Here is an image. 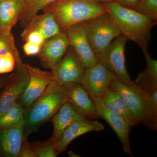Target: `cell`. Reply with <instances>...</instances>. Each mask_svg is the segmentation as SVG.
Segmentation results:
<instances>
[{"label":"cell","mask_w":157,"mask_h":157,"mask_svg":"<svg viewBox=\"0 0 157 157\" xmlns=\"http://www.w3.org/2000/svg\"><path fill=\"white\" fill-rule=\"evenodd\" d=\"M25 28L24 31H39L45 40L62 32L53 14L48 11H44L43 14L37 15Z\"/></svg>","instance_id":"cell-21"},{"label":"cell","mask_w":157,"mask_h":157,"mask_svg":"<svg viewBox=\"0 0 157 157\" xmlns=\"http://www.w3.org/2000/svg\"><path fill=\"white\" fill-rule=\"evenodd\" d=\"M23 0H0V29L9 33L19 19Z\"/></svg>","instance_id":"cell-19"},{"label":"cell","mask_w":157,"mask_h":157,"mask_svg":"<svg viewBox=\"0 0 157 157\" xmlns=\"http://www.w3.org/2000/svg\"><path fill=\"white\" fill-rule=\"evenodd\" d=\"M140 1V0H117L116 2L124 7L136 10Z\"/></svg>","instance_id":"cell-32"},{"label":"cell","mask_w":157,"mask_h":157,"mask_svg":"<svg viewBox=\"0 0 157 157\" xmlns=\"http://www.w3.org/2000/svg\"><path fill=\"white\" fill-rule=\"evenodd\" d=\"M41 48V45H37L27 41L25 42L23 47L25 53L29 56L37 55L39 54Z\"/></svg>","instance_id":"cell-31"},{"label":"cell","mask_w":157,"mask_h":157,"mask_svg":"<svg viewBox=\"0 0 157 157\" xmlns=\"http://www.w3.org/2000/svg\"><path fill=\"white\" fill-rule=\"evenodd\" d=\"M23 40L40 45L45 42V38L42 34L37 30L23 31L21 34Z\"/></svg>","instance_id":"cell-29"},{"label":"cell","mask_w":157,"mask_h":157,"mask_svg":"<svg viewBox=\"0 0 157 157\" xmlns=\"http://www.w3.org/2000/svg\"><path fill=\"white\" fill-rule=\"evenodd\" d=\"M103 5L115 20L122 35L135 42L141 49L148 48L152 30L157 22L148 15L116 2Z\"/></svg>","instance_id":"cell-1"},{"label":"cell","mask_w":157,"mask_h":157,"mask_svg":"<svg viewBox=\"0 0 157 157\" xmlns=\"http://www.w3.org/2000/svg\"><path fill=\"white\" fill-rule=\"evenodd\" d=\"M92 100L95 104L100 118L104 119L107 122L117 135L124 151L133 157L129 138L130 132L132 127L123 117L110 111L104 107L98 98Z\"/></svg>","instance_id":"cell-12"},{"label":"cell","mask_w":157,"mask_h":157,"mask_svg":"<svg viewBox=\"0 0 157 157\" xmlns=\"http://www.w3.org/2000/svg\"><path fill=\"white\" fill-rule=\"evenodd\" d=\"M14 71L0 93V117L17 102L28 83L29 74L25 64L16 65Z\"/></svg>","instance_id":"cell-8"},{"label":"cell","mask_w":157,"mask_h":157,"mask_svg":"<svg viewBox=\"0 0 157 157\" xmlns=\"http://www.w3.org/2000/svg\"><path fill=\"white\" fill-rule=\"evenodd\" d=\"M98 99L107 109L123 117L132 128L138 124L122 99L112 88L109 87Z\"/></svg>","instance_id":"cell-18"},{"label":"cell","mask_w":157,"mask_h":157,"mask_svg":"<svg viewBox=\"0 0 157 157\" xmlns=\"http://www.w3.org/2000/svg\"><path fill=\"white\" fill-rule=\"evenodd\" d=\"M20 57L16 56L11 52L0 55V75H4L13 72L16 64L22 63Z\"/></svg>","instance_id":"cell-25"},{"label":"cell","mask_w":157,"mask_h":157,"mask_svg":"<svg viewBox=\"0 0 157 157\" xmlns=\"http://www.w3.org/2000/svg\"><path fill=\"white\" fill-rule=\"evenodd\" d=\"M9 80V76H3V75H0V90L6 85Z\"/></svg>","instance_id":"cell-33"},{"label":"cell","mask_w":157,"mask_h":157,"mask_svg":"<svg viewBox=\"0 0 157 157\" xmlns=\"http://www.w3.org/2000/svg\"><path fill=\"white\" fill-rule=\"evenodd\" d=\"M147 48L141 49L146 60V68L137 74L133 82L146 92H150L157 88V60L152 58Z\"/></svg>","instance_id":"cell-20"},{"label":"cell","mask_w":157,"mask_h":157,"mask_svg":"<svg viewBox=\"0 0 157 157\" xmlns=\"http://www.w3.org/2000/svg\"><path fill=\"white\" fill-rule=\"evenodd\" d=\"M105 128L98 121H92L82 117L74 121L65 130L57 144L56 149L58 154L67 149L69 144L77 137L91 132H100Z\"/></svg>","instance_id":"cell-15"},{"label":"cell","mask_w":157,"mask_h":157,"mask_svg":"<svg viewBox=\"0 0 157 157\" xmlns=\"http://www.w3.org/2000/svg\"><path fill=\"white\" fill-rule=\"evenodd\" d=\"M85 69L73 49L69 46L63 57L51 69L53 82L65 89L74 85L80 84Z\"/></svg>","instance_id":"cell-7"},{"label":"cell","mask_w":157,"mask_h":157,"mask_svg":"<svg viewBox=\"0 0 157 157\" xmlns=\"http://www.w3.org/2000/svg\"><path fill=\"white\" fill-rule=\"evenodd\" d=\"M82 117H84L79 114L70 103L65 102L62 104L52 117L53 133L50 139L56 147L65 130Z\"/></svg>","instance_id":"cell-17"},{"label":"cell","mask_w":157,"mask_h":157,"mask_svg":"<svg viewBox=\"0 0 157 157\" xmlns=\"http://www.w3.org/2000/svg\"><path fill=\"white\" fill-rule=\"evenodd\" d=\"M115 76L100 62L85 68L81 82L92 99L100 98L110 87Z\"/></svg>","instance_id":"cell-10"},{"label":"cell","mask_w":157,"mask_h":157,"mask_svg":"<svg viewBox=\"0 0 157 157\" xmlns=\"http://www.w3.org/2000/svg\"><path fill=\"white\" fill-rule=\"evenodd\" d=\"M31 144L35 157H56L58 155L56 146L50 138L45 142Z\"/></svg>","instance_id":"cell-26"},{"label":"cell","mask_w":157,"mask_h":157,"mask_svg":"<svg viewBox=\"0 0 157 157\" xmlns=\"http://www.w3.org/2000/svg\"><path fill=\"white\" fill-rule=\"evenodd\" d=\"M65 102L71 104L79 114L86 118H100L94 102L80 83L65 90Z\"/></svg>","instance_id":"cell-14"},{"label":"cell","mask_w":157,"mask_h":157,"mask_svg":"<svg viewBox=\"0 0 157 157\" xmlns=\"http://www.w3.org/2000/svg\"><path fill=\"white\" fill-rule=\"evenodd\" d=\"M148 93V108L145 118L141 123L154 131L157 130V88Z\"/></svg>","instance_id":"cell-24"},{"label":"cell","mask_w":157,"mask_h":157,"mask_svg":"<svg viewBox=\"0 0 157 157\" xmlns=\"http://www.w3.org/2000/svg\"><path fill=\"white\" fill-rule=\"evenodd\" d=\"M24 138V120L14 127L0 130V156L19 157Z\"/></svg>","instance_id":"cell-16"},{"label":"cell","mask_w":157,"mask_h":157,"mask_svg":"<svg viewBox=\"0 0 157 157\" xmlns=\"http://www.w3.org/2000/svg\"><path fill=\"white\" fill-rule=\"evenodd\" d=\"M58 0H23L19 19L21 25L25 27L41 10Z\"/></svg>","instance_id":"cell-22"},{"label":"cell","mask_w":157,"mask_h":157,"mask_svg":"<svg viewBox=\"0 0 157 157\" xmlns=\"http://www.w3.org/2000/svg\"><path fill=\"white\" fill-rule=\"evenodd\" d=\"M1 32H2V31H1V29H0V33H1Z\"/></svg>","instance_id":"cell-35"},{"label":"cell","mask_w":157,"mask_h":157,"mask_svg":"<svg viewBox=\"0 0 157 157\" xmlns=\"http://www.w3.org/2000/svg\"><path fill=\"white\" fill-rule=\"evenodd\" d=\"M25 66L29 74L28 83L17 101L24 108L33 104L53 82L51 71H43L28 64Z\"/></svg>","instance_id":"cell-9"},{"label":"cell","mask_w":157,"mask_h":157,"mask_svg":"<svg viewBox=\"0 0 157 157\" xmlns=\"http://www.w3.org/2000/svg\"><path fill=\"white\" fill-rule=\"evenodd\" d=\"M135 10L148 15L157 23V0H140Z\"/></svg>","instance_id":"cell-28"},{"label":"cell","mask_w":157,"mask_h":157,"mask_svg":"<svg viewBox=\"0 0 157 157\" xmlns=\"http://www.w3.org/2000/svg\"><path fill=\"white\" fill-rule=\"evenodd\" d=\"M128 39L123 35L116 38L106 50L97 56L98 62L105 66L112 74L123 83L134 84L125 66V48Z\"/></svg>","instance_id":"cell-5"},{"label":"cell","mask_w":157,"mask_h":157,"mask_svg":"<svg viewBox=\"0 0 157 157\" xmlns=\"http://www.w3.org/2000/svg\"><path fill=\"white\" fill-rule=\"evenodd\" d=\"M82 23L96 56L104 52L113 40L121 35L115 20L108 12Z\"/></svg>","instance_id":"cell-4"},{"label":"cell","mask_w":157,"mask_h":157,"mask_svg":"<svg viewBox=\"0 0 157 157\" xmlns=\"http://www.w3.org/2000/svg\"><path fill=\"white\" fill-rule=\"evenodd\" d=\"M69 42L65 32L45 40L38 55L43 67L51 70L64 56Z\"/></svg>","instance_id":"cell-13"},{"label":"cell","mask_w":157,"mask_h":157,"mask_svg":"<svg viewBox=\"0 0 157 157\" xmlns=\"http://www.w3.org/2000/svg\"><path fill=\"white\" fill-rule=\"evenodd\" d=\"M24 107L16 102L0 117V130L9 128L24 120Z\"/></svg>","instance_id":"cell-23"},{"label":"cell","mask_w":157,"mask_h":157,"mask_svg":"<svg viewBox=\"0 0 157 157\" xmlns=\"http://www.w3.org/2000/svg\"><path fill=\"white\" fill-rule=\"evenodd\" d=\"M65 90L53 82L33 104L24 108V137H28L52 118L65 102Z\"/></svg>","instance_id":"cell-2"},{"label":"cell","mask_w":157,"mask_h":157,"mask_svg":"<svg viewBox=\"0 0 157 157\" xmlns=\"http://www.w3.org/2000/svg\"><path fill=\"white\" fill-rule=\"evenodd\" d=\"M11 52L17 57H20L16 45L13 35L1 32L0 33V55Z\"/></svg>","instance_id":"cell-27"},{"label":"cell","mask_w":157,"mask_h":157,"mask_svg":"<svg viewBox=\"0 0 157 157\" xmlns=\"http://www.w3.org/2000/svg\"><path fill=\"white\" fill-rule=\"evenodd\" d=\"M19 157H35L33 147L28 141L27 137L24 138Z\"/></svg>","instance_id":"cell-30"},{"label":"cell","mask_w":157,"mask_h":157,"mask_svg":"<svg viewBox=\"0 0 157 157\" xmlns=\"http://www.w3.org/2000/svg\"><path fill=\"white\" fill-rule=\"evenodd\" d=\"M94 1L103 5V4L113 2H116L117 0H94Z\"/></svg>","instance_id":"cell-34"},{"label":"cell","mask_w":157,"mask_h":157,"mask_svg":"<svg viewBox=\"0 0 157 157\" xmlns=\"http://www.w3.org/2000/svg\"><path fill=\"white\" fill-rule=\"evenodd\" d=\"M65 32L70 46L85 68L98 63L99 62L90 45L82 23L72 26Z\"/></svg>","instance_id":"cell-11"},{"label":"cell","mask_w":157,"mask_h":157,"mask_svg":"<svg viewBox=\"0 0 157 157\" xmlns=\"http://www.w3.org/2000/svg\"><path fill=\"white\" fill-rule=\"evenodd\" d=\"M110 87L113 89L122 99L138 123H142L148 108V93L135 83L127 85L116 77L113 78Z\"/></svg>","instance_id":"cell-6"},{"label":"cell","mask_w":157,"mask_h":157,"mask_svg":"<svg viewBox=\"0 0 157 157\" xmlns=\"http://www.w3.org/2000/svg\"><path fill=\"white\" fill-rule=\"evenodd\" d=\"M44 11L52 13L62 32L106 13L105 7L94 0H58Z\"/></svg>","instance_id":"cell-3"}]
</instances>
